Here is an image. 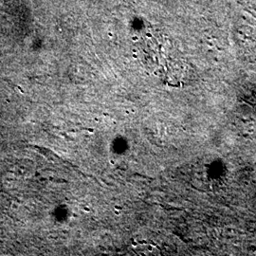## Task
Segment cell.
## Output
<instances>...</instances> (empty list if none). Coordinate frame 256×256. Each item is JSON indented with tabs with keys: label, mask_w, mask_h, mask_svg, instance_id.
<instances>
[{
	"label": "cell",
	"mask_w": 256,
	"mask_h": 256,
	"mask_svg": "<svg viewBox=\"0 0 256 256\" xmlns=\"http://www.w3.org/2000/svg\"><path fill=\"white\" fill-rule=\"evenodd\" d=\"M140 52L144 63L152 72L169 84L182 82L185 68L176 50L162 37L144 36Z\"/></svg>",
	"instance_id": "6da1fadb"
}]
</instances>
